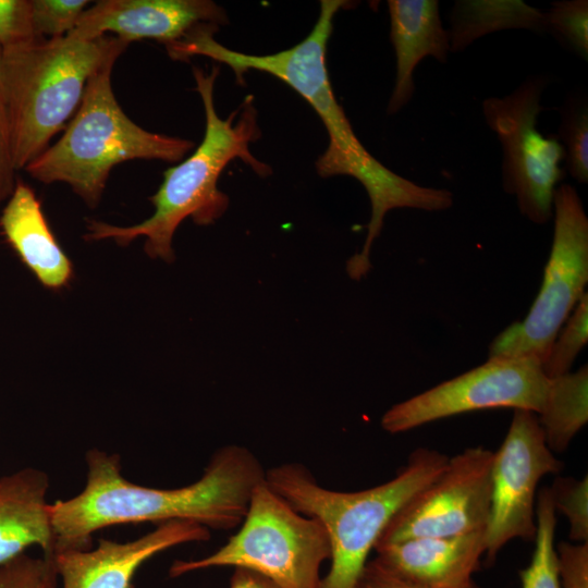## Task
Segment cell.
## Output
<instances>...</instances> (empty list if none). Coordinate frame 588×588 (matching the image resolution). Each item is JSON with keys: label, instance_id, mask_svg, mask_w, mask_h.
<instances>
[{"label": "cell", "instance_id": "obj_1", "mask_svg": "<svg viewBox=\"0 0 588 588\" xmlns=\"http://www.w3.org/2000/svg\"><path fill=\"white\" fill-rule=\"evenodd\" d=\"M350 4L344 0H322L318 19L309 34L298 44L269 54H249L232 50L213 37L219 26L201 24L182 39L167 45L173 60L208 57L229 66L238 84L249 71L270 74L299 94L316 111L329 138L324 152L316 162L318 174L326 179L348 175L366 189L371 217L362 250L348 260L356 274L371 268L370 249L381 233L388 211L414 208L427 211L445 210L453 205V194L445 188L425 187L407 180L377 160L360 143L330 82L326 53L336 13Z\"/></svg>", "mask_w": 588, "mask_h": 588}, {"label": "cell", "instance_id": "obj_2", "mask_svg": "<svg viewBox=\"0 0 588 588\" xmlns=\"http://www.w3.org/2000/svg\"><path fill=\"white\" fill-rule=\"evenodd\" d=\"M85 461L84 489L73 498L50 503L54 554L87 549L96 531L113 525L185 520L209 530L235 528L266 473L249 450L233 444L212 454L197 481L173 489L128 481L118 454L93 449Z\"/></svg>", "mask_w": 588, "mask_h": 588}, {"label": "cell", "instance_id": "obj_3", "mask_svg": "<svg viewBox=\"0 0 588 588\" xmlns=\"http://www.w3.org/2000/svg\"><path fill=\"white\" fill-rule=\"evenodd\" d=\"M219 70L218 65L210 72L193 66L196 90L205 112L204 137L194 152L163 172L162 183L149 197L152 215L126 226L89 220L83 235L85 241L110 240L127 246L144 237L146 255L170 264L175 258L172 246L174 233L186 218L195 224L209 225L226 211L229 197L219 189L218 180L232 160L242 159L260 176L271 173L270 167L254 157L249 149V145L261 135L253 96H247L226 119L219 117L213 100Z\"/></svg>", "mask_w": 588, "mask_h": 588}, {"label": "cell", "instance_id": "obj_4", "mask_svg": "<svg viewBox=\"0 0 588 588\" xmlns=\"http://www.w3.org/2000/svg\"><path fill=\"white\" fill-rule=\"evenodd\" d=\"M130 44L114 36L33 38L0 58V106L13 162L24 170L64 130L95 73L114 64Z\"/></svg>", "mask_w": 588, "mask_h": 588}, {"label": "cell", "instance_id": "obj_5", "mask_svg": "<svg viewBox=\"0 0 588 588\" xmlns=\"http://www.w3.org/2000/svg\"><path fill=\"white\" fill-rule=\"evenodd\" d=\"M449 457L436 450L414 451L391 480L360 491L320 486L299 463H284L265 473V482L298 513L324 527L331 566L320 588H354L368 555L392 516L445 467Z\"/></svg>", "mask_w": 588, "mask_h": 588}, {"label": "cell", "instance_id": "obj_6", "mask_svg": "<svg viewBox=\"0 0 588 588\" xmlns=\"http://www.w3.org/2000/svg\"><path fill=\"white\" fill-rule=\"evenodd\" d=\"M113 65L93 75L62 136L24 169L40 183L68 184L89 208L99 205L117 164L136 159L179 162L195 146L132 121L114 96Z\"/></svg>", "mask_w": 588, "mask_h": 588}, {"label": "cell", "instance_id": "obj_7", "mask_svg": "<svg viewBox=\"0 0 588 588\" xmlns=\"http://www.w3.org/2000/svg\"><path fill=\"white\" fill-rule=\"evenodd\" d=\"M331 558L329 536L316 518L295 511L265 480L253 490L240 530L215 553L175 561L171 577L209 567H243L278 588H320V567Z\"/></svg>", "mask_w": 588, "mask_h": 588}, {"label": "cell", "instance_id": "obj_8", "mask_svg": "<svg viewBox=\"0 0 588 588\" xmlns=\"http://www.w3.org/2000/svg\"><path fill=\"white\" fill-rule=\"evenodd\" d=\"M554 229L540 291L524 320L489 346V357L546 358L588 283V217L577 191L561 184L553 194Z\"/></svg>", "mask_w": 588, "mask_h": 588}, {"label": "cell", "instance_id": "obj_9", "mask_svg": "<svg viewBox=\"0 0 588 588\" xmlns=\"http://www.w3.org/2000/svg\"><path fill=\"white\" fill-rule=\"evenodd\" d=\"M547 85L544 76H530L511 94L482 101L486 123L503 150V188L516 197L520 213L537 224L553 217V194L565 176L558 135L544 136L537 130Z\"/></svg>", "mask_w": 588, "mask_h": 588}, {"label": "cell", "instance_id": "obj_10", "mask_svg": "<svg viewBox=\"0 0 588 588\" xmlns=\"http://www.w3.org/2000/svg\"><path fill=\"white\" fill-rule=\"evenodd\" d=\"M549 378L532 356L493 357L451 380L389 408L381 427L399 433L458 414L491 409H526L539 414Z\"/></svg>", "mask_w": 588, "mask_h": 588}, {"label": "cell", "instance_id": "obj_11", "mask_svg": "<svg viewBox=\"0 0 588 588\" xmlns=\"http://www.w3.org/2000/svg\"><path fill=\"white\" fill-rule=\"evenodd\" d=\"M562 468L546 443L537 414L514 409L505 439L493 452L490 511L485 528L486 563H493L513 539H535L538 483Z\"/></svg>", "mask_w": 588, "mask_h": 588}, {"label": "cell", "instance_id": "obj_12", "mask_svg": "<svg viewBox=\"0 0 588 588\" xmlns=\"http://www.w3.org/2000/svg\"><path fill=\"white\" fill-rule=\"evenodd\" d=\"M493 452L469 448L390 519L373 550L412 538L450 537L486 528L491 501Z\"/></svg>", "mask_w": 588, "mask_h": 588}, {"label": "cell", "instance_id": "obj_13", "mask_svg": "<svg viewBox=\"0 0 588 588\" xmlns=\"http://www.w3.org/2000/svg\"><path fill=\"white\" fill-rule=\"evenodd\" d=\"M209 538V529L199 524L171 520L127 542L102 538L94 549L59 551L52 560L62 588H135L133 578L146 561L175 546Z\"/></svg>", "mask_w": 588, "mask_h": 588}, {"label": "cell", "instance_id": "obj_14", "mask_svg": "<svg viewBox=\"0 0 588 588\" xmlns=\"http://www.w3.org/2000/svg\"><path fill=\"white\" fill-rule=\"evenodd\" d=\"M225 23L224 9L210 0H100L82 13L68 35L96 38L110 33L127 44L154 39L166 46L198 25Z\"/></svg>", "mask_w": 588, "mask_h": 588}, {"label": "cell", "instance_id": "obj_15", "mask_svg": "<svg viewBox=\"0 0 588 588\" xmlns=\"http://www.w3.org/2000/svg\"><path fill=\"white\" fill-rule=\"evenodd\" d=\"M397 575L431 588H468L485 555V529L450 537L403 540L375 550Z\"/></svg>", "mask_w": 588, "mask_h": 588}, {"label": "cell", "instance_id": "obj_16", "mask_svg": "<svg viewBox=\"0 0 588 588\" xmlns=\"http://www.w3.org/2000/svg\"><path fill=\"white\" fill-rule=\"evenodd\" d=\"M0 233L44 287L56 291L70 284L73 264L53 235L34 189L22 180H16L1 211Z\"/></svg>", "mask_w": 588, "mask_h": 588}, {"label": "cell", "instance_id": "obj_17", "mask_svg": "<svg viewBox=\"0 0 588 588\" xmlns=\"http://www.w3.org/2000/svg\"><path fill=\"white\" fill-rule=\"evenodd\" d=\"M48 490L49 477L38 468L25 467L0 477V565L33 546H38L44 556L53 559Z\"/></svg>", "mask_w": 588, "mask_h": 588}, {"label": "cell", "instance_id": "obj_18", "mask_svg": "<svg viewBox=\"0 0 588 588\" xmlns=\"http://www.w3.org/2000/svg\"><path fill=\"white\" fill-rule=\"evenodd\" d=\"M388 9L396 76L387 111L394 114L413 97L417 64L427 57L448 61L450 36L442 26L437 0H389Z\"/></svg>", "mask_w": 588, "mask_h": 588}, {"label": "cell", "instance_id": "obj_19", "mask_svg": "<svg viewBox=\"0 0 588 588\" xmlns=\"http://www.w3.org/2000/svg\"><path fill=\"white\" fill-rule=\"evenodd\" d=\"M505 29L543 34L544 12L520 0H457L450 14V51H463L476 39Z\"/></svg>", "mask_w": 588, "mask_h": 588}, {"label": "cell", "instance_id": "obj_20", "mask_svg": "<svg viewBox=\"0 0 588 588\" xmlns=\"http://www.w3.org/2000/svg\"><path fill=\"white\" fill-rule=\"evenodd\" d=\"M546 443L563 453L588 421V367L549 379L541 412L537 415Z\"/></svg>", "mask_w": 588, "mask_h": 588}, {"label": "cell", "instance_id": "obj_21", "mask_svg": "<svg viewBox=\"0 0 588 588\" xmlns=\"http://www.w3.org/2000/svg\"><path fill=\"white\" fill-rule=\"evenodd\" d=\"M535 550L527 567L518 572L522 588H561L559 558L554 544L556 511L549 487L536 499Z\"/></svg>", "mask_w": 588, "mask_h": 588}, {"label": "cell", "instance_id": "obj_22", "mask_svg": "<svg viewBox=\"0 0 588 588\" xmlns=\"http://www.w3.org/2000/svg\"><path fill=\"white\" fill-rule=\"evenodd\" d=\"M558 137L564 148L566 170L578 183L588 182V106L586 98H569L561 108Z\"/></svg>", "mask_w": 588, "mask_h": 588}, {"label": "cell", "instance_id": "obj_23", "mask_svg": "<svg viewBox=\"0 0 588 588\" xmlns=\"http://www.w3.org/2000/svg\"><path fill=\"white\" fill-rule=\"evenodd\" d=\"M556 334L541 366L544 375L556 378L569 372L577 355L588 341V294L583 295L573 314Z\"/></svg>", "mask_w": 588, "mask_h": 588}, {"label": "cell", "instance_id": "obj_24", "mask_svg": "<svg viewBox=\"0 0 588 588\" xmlns=\"http://www.w3.org/2000/svg\"><path fill=\"white\" fill-rule=\"evenodd\" d=\"M546 33L584 60L588 59V1L560 0L544 12Z\"/></svg>", "mask_w": 588, "mask_h": 588}, {"label": "cell", "instance_id": "obj_25", "mask_svg": "<svg viewBox=\"0 0 588 588\" xmlns=\"http://www.w3.org/2000/svg\"><path fill=\"white\" fill-rule=\"evenodd\" d=\"M550 488L556 512L569 525L572 542H588V478L556 477Z\"/></svg>", "mask_w": 588, "mask_h": 588}, {"label": "cell", "instance_id": "obj_26", "mask_svg": "<svg viewBox=\"0 0 588 588\" xmlns=\"http://www.w3.org/2000/svg\"><path fill=\"white\" fill-rule=\"evenodd\" d=\"M87 0H30L33 30L36 38H59L71 33Z\"/></svg>", "mask_w": 588, "mask_h": 588}, {"label": "cell", "instance_id": "obj_27", "mask_svg": "<svg viewBox=\"0 0 588 588\" xmlns=\"http://www.w3.org/2000/svg\"><path fill=\"white\" fill-rule=\"evenodd\" d=\"M57 576L52 559L24 553L0 565V588H54Z\"/></svg>", "mask_w": 588, "mask_h": 588}, {"label": "cell", "instance_id": "obj_28", "mask_svg": "<svg viewBox=\"0 0 588 588\" xmlns=\"http://www.w3.org/2000/svg\"><path fill=\"white\" fill-rule=\"evenodd\" d=\"M36 38L30 0H0V45L2 49Z\"/></svg>", "mask_w": 588, "mask_h": 588}, {"label": "cell", "instance_id": "obj_29", "mask_svg": "<svg viewBox=\"0 0 588 588\" xmlns=\"http://www.w3.org/2000/svg\"><path fill=\"white\" fill-rule=\"evenodd\" d=\"M556 552L561 588H588V542L561 541Z\"/></svg>", "mask_w": 588, "mask_h": 588}, {"label": "cell", "instance_id": "obj_30", "mask_svg": "<svg viewBox=\"0 0 588 588\" xmlns=\"http://www.w3.org/2000/svg\"><path fill=\"white\" fill-rule=\"evenodd\" d=\"M354 588H431L397 575L376 558L368 561ZM468 588H478L475 584Z\"/></svg>", "mask_w": 588, "mask_h": 588}, {"label": "cell", "instance_id": "obj_31", "mask_svg": "<svg viewBox=\"0 0 588 588\" xmlns=\"http://www.w3.org/2000/svg\"><path fill=\"white\" fill-rule=\"evenodd\" d=\"M8 125L0 106V205L11 196L16 179Z\"/></svg>", "mask_w": 588, "mask_h": 588}, {"label": "cell", "instance_id": "obj_32", "mask_svg": "<svg viewBox=\"0 0 588 588\" xmlns=\"http://www.w3.org/2000/svg\"><path fill=\"white\" fill-rule=\"evenodd\" d=\"M229 588H278L262 575L243 567H235Z\"/></svg>", "mask_w": 588, "mask_h": 588}, {"label": "cell", "instance_id": "obj_33", "mask_svg": "<svg viewBox=\"0 0 588 588\" xmlns=\"http://www.w3.org/2000/svg\"><path fill=\"white\" fill-rule=\"evenodd\" d=\"M1 54H2V46L0 45V58H1Z\"/></svg>", "mask_w": 588, "mask_h": 588}]
</instances>
